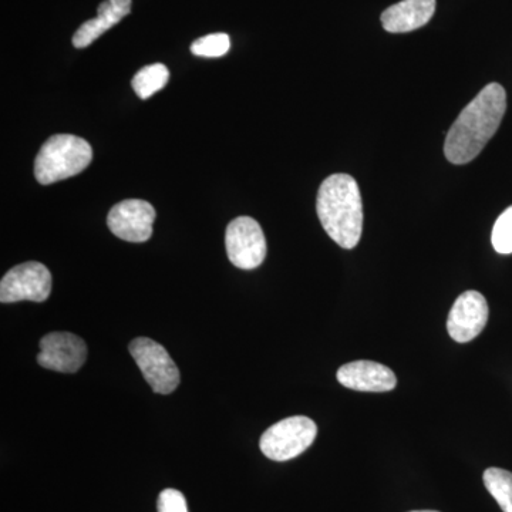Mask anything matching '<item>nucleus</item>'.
I'll use <instances>...</instances> for the list:
<instances>
[{
    "label": "nucleus",
    "mask_w": 512,
    "mask_h": 512,
    "mask_svg": "<svg viewBox=\"0 0 512 512\" xmlns=\"http://www.w3.org/2000/svg\"><path fill=\"white\" fill-rule=\"evenodd\" d=\"M507 110V93L498 83L485 86L461 111L448 131L444 154L450 163H470L487 146L500 128Z\"/></svg>",
    "instance_id": "obj_1"
},
{
    "label": "nucleus",
    "mask_w": 512,
    "mask_h": 512,
    "mask_svg": "<svg viewBox=\"0 0 512 512\" xmlns=\"http://www.w3.org/2000/svg\"><path fill=\"white\" fill-rule=\"evenodd\" d=\"M316 211L322 227L339 247L353 249L363 231L359 185L349 174H333L320 185Z\"/></svg>",
    "instance_id": "obj_2"
},
{
    "label": "nucleus",
    "mask_w": 512,
    "mask_h": 512,
    "mask_svg": "<svg viewBox=\"0 0 512 512\" xmlns=\"http://www.w3.org/2000/svg\"><path fill=\"white\" fill-rule=\"evenodd\" d=\"M93 151L83 138L56 134L43 144L35 161V177L42 185L82 173L92 163Z\"/></svg>",
    "instance_id": "obj_3"
},
{
    "label": "nucleus",
    "mask_w": 512,
    "mask_h": 512,
    "mask_svg": "<svg viewBox=\"0 0 512 512\" xmlns=\"http://www.w3.org/2000/svg\"><path fill=\"white\" fill-rule=\"evenodd\" d=\"M318 436L315 421L305 416H293L278 421L262 434L259 446L269 460L288 461L301 456Z\"/></svg>",
    "instance_id": "obj_4"
},
{
    "label": "nucleus",
    "mask_w": 512,
    "mask_h": 512,
    "mask_svg": "<svg viewBox=\"0 0 512 512\" xmlns=\"http://www.w3.org/2000/svg\"><path fill=\"white\" fill-rule=\"evenodd\" d=\"M128 350L154 393L171 394L180 386V370L160 343L137 338L131 340Z\"/></svg>",
    "instance_id": "obj_5"
},
{
    "label": "nucleus",
    "mask_w": 512,
    "mask_h": 512,
    "mask_svg": "<svg viewBox=\"0 0 512 512\" xmlns=\"http://www.w3.org/2000/svg\"><path fill=\"white\" fill-rule=\"evenodd\" d=\"M225 248L232 265L245 271L258 268L266 256V239L261 225L251 217L235 218L225 232Z\"/></svg>",
    "instance_id": "obj_6"
},
{
    "label": "nucleus",
    "mask_w": 512,
    "mask_h": 512,
    "mask_svg": "<svg viewBox=\"0 0 512 512\" xmlns=\"http://www.w3.org/2000/svg\"><path fill=\"white\" fill-rule=\"evenodd\" d=\"M52 292V274L47 266L30 261L15 266L0 282V302H45Z\"/></svg>",
    "instance_id": "obj_7"
},
{
    "label": "nucleus",
    "mask_w": 512,
    "mask_h": 512,
    "mask_svg": "<svg viewBox=\"0 0 512 512\" xmlns=\"http://www.w3.org/2000/svg\"><path fill=\"white\" fill-rule=\"evenodd\" d=\"M87 359L86 342L69 332H52L40 340L37 363L47 370L76 373Z\"/></svg>",
    "instance_id": "obj_8"
},
{
    "label": "nucleus",
    "mask_w": 512,
    "mask_h": 512,
    "mask_svg": "<svg viewBox=\"0 0 512 512\" xmlns=\"http://www.w3.org/2000/svg\"><path fill=\"white\" fill-rule=\"evenodd\" d=\"M156 210L150 202L126 200L111 208L107 225L117 238L127 242H146L153 235Z\"/></svg>",
    "instance_id": "obj_9"
},
{
    "label": "nucleus",
    "mask_w": 512,
    "mask_h": 512,
    "mask_svg": "<svg viewBox=\"0 0 512 512\" xmlns=\"http://www.w3.org/2000/svg\"><path fill=\"white\" fill-rule=\"evenodd\" d=\"M488 303L477 291H467L458 296L448 313L447 332L458 343H467L483 332L488 322Z\"/></svg>",
    "instance_id": "obj_10"
},
{
    "label": "nucleus",
    "mask_w": 512,
    "mask_h": 512,
    "mask_svg": "<svg viewBox=\"0 0 512 512\" xmlns=\"http://www.w3.org/2000/svg\"><path fill=\"white\" fill-rule=\"evenodd\" d=\"M336 377L342 386L356 392H390L397 384L396 375L392 369L369 360L346 363L340 367Z\"/></svg>",
    "instance_id": "obj_11"
},
{
    "label": "nucleus",
    "mask_w": 512,
    "mask_h": 512,
    "mask_svg": "<svg viewBox=\"0 0 512 512\" xmlns=\"http://www.w3.org/2000/svg\"><path fill=\"white\" fill-rule=\"evenodd\" d=\"M436 12V0H402L384 10L382 25L389 33H409L426 26Z\"/></svg>",
    "instance_id": "obj_12"
},
{
    "label": "nucleus",
    "mask_w": 512,
    "mask_h": 512,
    "mask_svg": "<svg viewBox=\"0 0 512 512\" xmlns=\"http://www.w3.org/2000/svg\"><path fill=\"white\" fill-rule=\"evenodd\" d=\"M131 12V0H104L97 8V18L87 20L73 36V45L84 49L92 45L103 33L116 26Z\"/></svg>",
    "instance_id": "obj_13"
},
{
    "label": "nucleus",
    "mask_w": 512,
    "mask_h": 512,
    "mask_svg": "<svg viewBox=\"0 0 512 512\" xmlns=\"http://www.w3.org/2000/svg\"><path fill=\"white\" fill-rule=\"evenodd\" d=\"M168 79H170V72L167 67L161 63H154L137 72L131 80V86L140 99L147 100L167 86Z\"/></svg>",
    "instance_id": "obj_14"
},
{
    "label": "nucleus",
    "mask_w": 512,
    "mask_h": 512,
    "mask_svg": "<svg viewBox=\"0 0 512 512\" xmlns=\"http://www.w3.org/2000/svg\"><path fill=\"white\" fill-rule=\"evenodd\" d=\"M484 485L504 512H512V473L503 468L485 470Z\"/></svg>",
    "instance_id": "obj_15"
},
{
    "label": "nucleus",
    "mask_w": 512,
    "mask_h": 512,
    "mask_svg": "<svg viewBox=\"0 0 512 512\" xmlns=\"http://www.w3.org/2000/svg\"><path fill=\"white\" fill-rule=\"evenodd\" d=\"M231 47V39L227 33H214L200 37L191 45V53L201 57H221L227 55Z\"/></svg>",
    "instance_id": "obj_16"
},
{
    "label": "nucleus",
    "mask_w": 512,
    "mask_h": 512,
    "mask_svg": "<svg viewBox=\"0 0 512 512\" xmlns=\"http://www.w3.org/2000/svg\"><path fill=\"white\" fill-rule=\"evenodd\" d=\"M491 241L498 254H512V207L505 210L495 222Z\"/></svg>",
    "instance_id": "obj_17"
},
{
    "label": "nucleus",
    "mask_w": 512,
    "mask_h": 512,
    "mask_svg": "<svg viewBox=\"0 0 512 512\" xmlns=\"http://www.w3.org/2000/svg\"><path fill=\"white\" fill-rule=\"evenodd\" d=\"M158 512H188L187 500L181 491L167 488L161 491L157 501Z\"/></svg>",
    "instance_id": "obj_18"
},
{
    "label": "nucleus",
    "mask_w": 512,
    "mask_h": 512,
    "mask_svg": "<svg viewBox=\"0 0 512 512\" xmlns=\"http://www.w3.org/2000/svg\"><path fill=\"white\" fill-rule=\"evenodd\" d=\"M410 512H439V511L424 510V511H410Z\"/></svg>",
    "instance_id": "obj_19"
}]
</instances>
